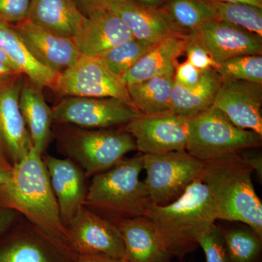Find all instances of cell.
Listing matches in <instances>:
<instances>
[{"label": "cell", "mask_w": 262, "mask_h": 262, "mask_svg": "<svg viewBox=\"0 0 262 262\" xmlns=\"http://www.w3.org/2000/svg\"><path fill=\"white\" fill-rule=\"evenodd\" d=\"M0 203L67 246V227L62 222L42 155L34 147L13 165L10 180L0 184Z\"/></svg>", "instance_id": "cell-1"}, {"label": "cell", "mask_w": 262, "mask_h": 262, "mask_svg": "<svg viewBox=\"0 0 262 262\" xmlns=\"http://www.w3.org/2000/svg\"><path fill=\"white\" fill-rule=\"evenodd\" d=\"M144 215L155 225L173 258L196 249L198 241L215 225V203L206 184L196 179L173 203H150Z\"/></svg>", "instance_id": "cell-2"}, {"label": "cell", "mask_w": 262, "mask_h": 262, "mask_svg": "<svg viewBox=\"0 0 262 262\" xmlns=\"http://www.w3.org/2000/svg\"><path fill=\"white\" fill-rule=\"evenodd\" d=\"M253 172L235 153L204 162L200 179L214 201L217 220L244 224L262 237V203L253 184Z\"/></svg>", "instance_id": "cell-3"}, {"label": "cell", "mask_w": 262, "mask_h": 262, "mask_svg": "<svg viewBox=\"0 0 262 262\" xmlns=\"http://www.w3.org/2000/svg\"><path fill=\"white\" fill-rule=\"evenodd\" d=\"M142 170L143 154L139 153L94 176L84 206L113 223L144 215L151 201L140 179Z\"/></svg>", "instance_id": "cell-4"}, {"label": "cell", "mask_w": 262, "mask_h": 262, "mask_svg": "<svg viewBox=\"0 0 262 262\" xmlns=\"http://www.w3.org/2000/svg\"><path fill=\"white\" fill-rule=\"evenodd\" d=\"M58 125L56 133L58 150L80 167L88 177L113 168L125 155L137 150L133 136L121 127L85 129Z\"/></svg>", "instance_id": "cell-5"}, {"label": "cell", "mask_w": 262, "mask_h": 262, "mask_svg": "<svg viewBox=\"0 0 262 262\" xmlns=\"http://www.w3.org/2000/svg\"><path fill=\"white\" fill-rule=\"evenodd\" d=\"M262 136L245 130L218 108L211 106L190 118L186 151L206 162L261 145Z\"/></svg>", "instance_id": "cell-6"}, {"label": "cell", "mask_w": 262, "mask_h": 262, "mask_svg": "<svg viewBox=\"0 0 262 262\" xmlns=\"http://www.w3.org/2000/svg\"><path fill=\"white\" fill-rule=\"evenodd\" d=\"M204 162L186 150L161 154H143L144 180L151 203L165 206L182 195L196 179H201Z\"/></svg>", "instance_id": "cell-7"}, {"label": "cell", "mask_w": 262, "mask_h": 262, "mask_svg": "<svg viewBox=\"0 0 262 262\" xmlns=\"http://www.w3.org/2000/svg\"><path fill=\"white\" fill-rule=\"evenodd\" d=\"M53 122L85 129H108L126 125L140 113L116 98L66 96L52 108Z\"/></svg>", "instance_id": "cell-8"}, {"label": "cell", "mask_w": 262, "mask_h": 262, "mask_svg": "<svg viewBox=\"0 0 262 262\" xmlns=\"http://www.w3.org/2000/svg\"><path fill=\"white\" fill-rule=\"evenodd\" d=\"M77 255L20 215L0 235V262H76Z\"/></svg>", "instance_id": "cell-9"}, {"label": "cell", "mask_w": 262, "mask_h": 262, "mask_svg": "<svg viewBox=\"0 0 262 262\" xmlns=\"http://www.w3.org/2000/svg\"><path fill=\"white\" fill-rule=\"evenodd\" d=\"M53 90L64 97L116 98L131 104L126 85L96 57L80 56L58 75Z\"/></svg>", "instance_id": "cell-10"}, {"label": "cell", "mask_w": 262, "mask_h": 262, "mask_svg": "<svg viewBox=\"0 0 262 262\" xmlns=\"http://www.w3.org/2000/svg\"><path fill=\"white\" fill-rule=\"evenodd\" d=\"M189 122L190 118L168 111L140 114L121 128L133 136L141 154H161L186 150Z\"/></svg>", "instance_id": "cell-11"}, {"label": "cell", "mask_w": 262, "mask_h": 262, "mask_svg": "<svg viewBox=\"0 0 262 262\" xmlns=\"http://www.w3.org/2000/svg\"><path fill=\"white\" fill-rule=\"evenodd\" d=\"M66 227L67 246L77 256L124 258L123 241L117 225L85 206Z\"/></svg>", "instance_id": "cell-12"}, {"label": "cell", "mask_w": 262, "mask_h": 262, "mask_svg": "<svg viewBox=\"0 0 262 262\" xmlns=\"http://www.w3.org/2000/svg\"><path fill=\"white\" fill-rule=\"evenodd\" d=\"M23 74L0 78V144L13 165L33 147L20 107Z\"/></svg>", "instance_id": "cell-13"}, {"label": "cell", "mask_w": 262, "mask_h": 262, "mask_svg": "<svg viewBox=\"0 0 262 262\" xmlns=\"http://www.w3.org/2000/svg\"><path fill=\"white\" fill-rule=\"evenodd\" d=\"M262 84L244 80L222 81L212 106L234 125L262 136Z\"/></svg>", "instance_id": "cell-14"}, {"label": "cell", "mask_w": 262, "mask_h": 262, "mask_svg": "<svg viewBox=\"0 0 262 262\" xmlns=\"http://www.w3.org/2000/svg\"><path fill=\"white\" fill-rule=\"evenodd\" d=\"M50 183L65 227L84 206L89 184L83 170L69 158L42 155Z\"/></svg>", "instance_id": "cell-15"}, {"label": "cell", "mask_w": 262, "mask_h": 262, "mask_svg": "<svg viewBox=\"0 0 262 262\" xmlns=\"http://www.w3.org/2000/svg\"><path fill=\"white\" fill-rule=\"evenodd\" d=\"M188 36L199 40L219 64L234 57L262 53V37L222 20L206 22Z\"/></svg>", "instance_id": "cell-16"}, {"label": "cell", "mask_w": 262, "mask_h": 262, "mask_svg": "<svg viewBox=\"0 0 262 262\" xmlns=\"http://www.w3.org/2000/svg\"><path fill=\"white\" fill-rule=\"evenodd\" d=\"M133 38L121 19L103 6L89 12L73 40L81 56L100 58Z\"/></svg>", "instance_id": "cell-17"}, {"label": "cell", "mask_w": 262, "mask_h": 262, "mask_svg": "<svg viewBox=\"0 0 262 262\" xmlns=\"http://www.w3.org/2000/svg\"><path fill=\"white\" fill-rule=\"evenodd\" d=\"M14 28L37 59L58 75L81 56L73 39L48 32L28 19L15 24Z\"/></svg>", "instance_id": "cell-18"}, {"label": "cell", "mask_w": 262, "mask_h": 262, "mask_svg": "<svg viewBox=\"0 0 262 262\" xmlns=\"http://www.w3.org/2000/svg\"><path fill=\"white\" fill-rule=\"evenodd\" d=\"M106 7L121 19L133 37L141 42L155 46L171 36L182 35L176 32L159 8L145 6L135 0H111Z\"/></svg>", "instance_id": "cell-19"}, {"label": "cell", "mask_w": 262, "mask_h": 262, "mask_svg": "<svg viewBox=\"0 0 262 262\" xmlns=\"http://www.w3.org/2000/svg\"><path fill=\"white\" fill-rule=\"evenodd\" d=\"M124 244V258L128 262H170L173 257L155 225L145 216L115 222Z\"/></svg>", "instance_id": "cell-20"}, {"label": "cell", "mask_w": 262, "mask_h": 262, "mask_svg": "<svg viewBox=\"0 0 262 262\" xmlns=\"http://www.w3.org/2000/svg\"><path fill=\"white\" fill-rule=\"evenodd\" d=\"M0 49L8 56L17 70L31 82L41 89H53L59 75L42 64L14 27L2 20H0Z\"/></svg>", "instance_id": "cell-21"}, {"label": "cell", "mask_w": 262, "mask_h": 262, "mask_svg": "<svg viewBox=\"0 0 262 262\" xmlns=\"http://www.w3.org/2000/svg\"><path fill=\"white\" fill-rule=\"evenodd\" d=\"M20 107L33 147L43 155L52 137V108L46 103L42 89L26 77L20 91Z\"/></svg>", "instance_id": "cell-22"}, {"label": "cell", "mask_w": 262, "mask_h": 262, "mask_svg": "<svg viewBox=\"0 0 262 262\" xmlns=\"http://www.w3.org/2000/svg\"><path fill=\"white\" fill-rule=\"evenodd\" d=\"M85 18L73 0H32L27 19L56 35L74 39Z\"/></svg>", "instance_id": "cell-23"}, {"label": "cell", "mask_w": 262, "mask_h": 262, "mask_svg": "<svg viewBox=\"0 0 262 262\" xmlns=\"http://www.w3.org/2000/svg\"><path fill=\"white\" fill-rule=\"evenodd\" d=\"M187 41V36L173 35L155 45L122 76V82L127 87L175 69Z\"/></svg>", "instance_id": "cell-24"}, {"label": "cell", "mask_w": 262, "mask_h": 262, "mask_svg": "<svg viewBox=\"0 0 262 262\" xmlns=\"http://www.w3.org/2000/svg\"><path fill=\"white\" fill-rule=\"evenodd\" d=\"M222 83L216 71L208 70L199 85L187 89L174 82L170 96V111L180 116L192 118L211 107Z\"/></svg>", "instance_id": "cell-25"}, {"label": "cell", "mask_w": 262, "mask_h": 262, "mask_svg": "<svg viewBox=\"0 0 262 262\" xmlns=\"http://www.w3.org/2000/svg\"><path fill=\"white\" fill-rule=\"evenodd\" d=\"M175 69L144 82L127 86L131 104L139 113L155 115L170 111Z\"/></svg>", "instance_id": "cell-26"}, {"label": "cell", "mask_w": 262, "mask_h": 262, "mask_svg": "<svg viewBox=\"0 0 262 262\" xmlns=\"http://www.w3.org/2000/svg\"><path fill=\"white\" fill-rule=\"evenodd\" d=\"M159 8L182 35L188 36L203 24L216 20L211 0H165Z\"/></svg>", "instance_id": "cell-27"}, {"label": "cell", "mask_w": 262, "mask_h": 262, "mask_svg": "<svg viewBox=\"0 0 262 262\" xmlns=\"http://www.w3.org/2000/svg\"><path fill=\"white\" fill-rule=\"evenodd\" d=\"M219 228L229 262H262V237L251 227L236 222Z\"/></svg>", "instance_id": "cell-28"}, {"label": "cell", "mask_w": 262, "mask_h": 262, "mask_svg": "<svg viewBox=\"0 0 262 262\" xmlns=\"http://www.w3.org/2000/svg\"><path fill=\"white\" fill-rule=\"evenodd\" d=\"M211 2L216 20L237 26L262 37V8L247 3Z\"/></svg>", "instance_id": "cell-29"}, {"label": "cell", "mask_w": 262, "mask_h": 262, "mask_svg": "<svg viewBox=\"0 0 262 262\" xmlns=\"http://www.w3.org/2000/svg\"><path fill=\"white\" fill-rule=\"evenodd\" d=\"M153 46L133 38L110 50L100 58L113 75L121 79Z\"/></svg>", "instance_id": "cell-30"}, {"label": "cell", "mask_w": 262, "mask_h": 262, "mask_svg": "<svg viewBox=\"0 0 262 262\" xmlns=\"http://www.w3.org/2000/svg\"><path fill=\"white\" fill-rule=\"evenodd\" d=\"M222 81L244 80L262 84L261 55H245L220 63L216 71Z\"/></svg>", "instance_id": "cell-31"}, {"label": "cell", "mask_w": 262, "mask_h": 262, "mask_svg": "<svg viewBox=\"0 0 262 262\" xmlns=\"http://www.w3.org/2000/svg\"><path fill=\"white\" fill-rule=\"evenodd\" d=\"M198 246L203 249L206 262H229L223 237L216 224L199 239Z\"/></svg>", "instance_id": "cell-32"}, {"label": "cell", "mask_w": 262, "mask_h": 262, "mask_svg": "<svg viewBox=\"0 0 262 262\" xmlns=\"http://www.w3.org/2000/svg\"><path fill=\"white\" fill-rule=\"evenodd\" d=\"M184 53L187 55V61L199 70L206 71L213 69L217 71L220 68V64L214 61L209 51L194 37L187 36Z\"/></svg>", "instance_id": "cell-33"}, {"label": "cell", "mask_w": 262, "mask_h": 262, "mask_svg": "<svg viewBox=\"0 0 262 262\" xmlns=\"http://www.w3.org/2000/svg\"><path fill=\"white\" fill-rule=\"evenodd\" d=\"M32 0H0V20L8 24L28 18Z\"/></svg>", "instance_id": "cell-34"}, {"label": "cell", "mask_w": 262, "mask_h": 262, "mask_svg": "<svg viewBox=\"0 0 262 262\" xmlns=\"http://www.w3.org/2000/svg\"><path fill=\"white\" fill-rule=\"evenodd\" d=\"M206 71L196 68L188 61L178 63L174 72V82L184 89H194L201 83Z\"/></svg>", "instance_id": "cell-35"}, {"label": "cell", "mask_w": 262, "mask_h": 262, "mask_svg": "<svg viewBox=\"0 0 262 262\" xmlns=\"http://www.w3.org/2000/svg\"><path fill=\"white\" fill-rule=\"evenodd\" d=\"M258 149V148H257ZM256 149H248L241 151L239 155L244 161L256 172L260 182L262 180V156L261 151H256Z\"/></svg>", "instance_id": "cell-36"}, {"label": "cell", "mask_w": 262, "mask_h": 262, "mask_svg": "<svg viewBox=\"0 0 262 262\" xmlns=\"http://www.w3.org/2000/svg\"><path fill=\"white\" fill-rule=\"evenodd\" d=\"M20 216L18 212L0 203V235L14 225Z\"/></svg>", "instance_id": "cell-37"}, {"label": "cell", "mask_w": 262, "mask_h": 262, "mask_svg": "<svg viewBox=\"0 0 262 262\" xmlns=\"http://www.w3.org/2000/svg\"><path fill=\"white\" fill-rule=\"evenodd\" d=\"M13 165L8 159L4 149L0 144V184L10 180L13 173Z\"/></svg>", "instance_id": "cell-38"}, {"label": "cell", "mask_w": 262, "mask_h": 262, "mask_svg": "<svg viewBox=\"0 0 262 262\" xmlns=\"http://www.w3.org/2000/svg\"><path fill=\"white\" fill-rule=\"evenodd\" d=\"M76 262H128L125 258L105 256H77Z\"/></svg>", "instance_id": "cell-39"}, {"label": "cell", "mask_w": 262, "mask_h": 262, "mask_svg": "<svg viewBox=\"0 0 262 262\" xmlns=\"http://www.w3.org/2000/svg\"><path fill=\"white\" fill-rule=\"evenodd\" d=\"M80 1L84 5V8L89 10V13L96 8L106 6V5L111 0H80Z\"/></svg>", "instance_id": "cell-40"}, {"label": "cell", "mask_w": 262, "mask_h": 262, "mask_svg": "<svg viewBox=\"0 0 262 262\" xmlns=\"http://www.w3.org/2000/svg\"><path fill=\"white\" fill-rule=\"evenodd\" d=\"M0 64L7 66V67H9L10 68L13 69V70L17 71V72H20L18 70H17L16 67H15V65L12 63V61H10V58H8V56L5 54L4 52H3V50L2 49H0Z\"/></svg>", "instance_id": "cell-41"}, {"label": "cell", "mask_w": 262, "mask_h": 262, "mask_svg": "<svg viewBox=\"0 0 262 262\" xmlns=\"http://www.w3.org/2000/svg\"><path fill=\"white\" fill-rule=\"evenodd\" d=\"M135 1L145 6L159 8L165 0H135Z\"/></svg>", "instance_id": "cell-42"}, {"label": "cell", "mask_w": 262, "mask_h": 262, "mask_svg": "<svg viewBox=\"0 0 262 262\" xmlns=\"http://www.w3.org/2000/svg\"><path fill=\"white\" fill-rule=\"evenodd\" d=\"M215 1L227 2V3H243L255 5L262 8V0H215Z\"/></svg>", "instance_id": "cell-43"}, {"label": "cell", "mask_w": 262, "mask_h": 262, "mask_svg": "<svg viewBox=\"0 0 262 262\" xmlns=\"http://www.w3.org/2000/svg\"><path fill=\"white\" fill-rule=\"evenodd\" d=\"M18 73H20V72H17V71L10 68L9 67L0 64V78H1V77H6V76L15 75V74Z\"/></svg>", "instance_id": "cell-44"}]
</instances>
